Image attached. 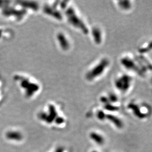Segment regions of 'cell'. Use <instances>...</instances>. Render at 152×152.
Wrapping results in <instances>:
<instances>
[{
    "label": "cell",
    "mask_w": 152,
    "mask_h": 152,
    "mask_svg": "<svg viewBox=\"0 0 152 152\" xmlns=\"http://www.w3.org/2000/svg\"><path fill=\"white\" fill-rule=\"evenodd\" d=\"M90 137L94 141L99 145H102L105 141L103 136L96 132H92L90 134Z\"/></svg>",
    "instance_id": "obj_11"
},
{
    "label": "cell",
    "mask_w": 152,
    "mask_h": 152,
    "mask_svg": "<svg viewBox=\"0 0 152 152\" xmlns=\"http://www.w3.org/2000/svg\"><path fill=\"white\" fill-rule=\"evenodd\" d=\"M152 49V42H150L149 44L148 45V46L146 47H144L143 48H141V49L139 50V52L141 53H146V52H148L149 51L151 50Z\"/></svg>",
    "instance_id": "obj_14"
},
{
    "label": "cell",
    "mask_w": 152,
    "mask_h": 152,
    "mask_svg": "<svg viewBox=\"0 0 152 152\" xmlns=\"http://www.w3.org/2000/svg\"><path fill=\"white\" fill-rule=\"evenodd\" d=\"M57 39L58 40V43L60 45L59 46L64 50H66L69 48V42L64 34H63L62 33L58 34Z\"/></svg>",
    "instance_id": "obj_8"
},
{
    "label": "cell",
    "mask_w": 152,
    "mask_h": 152,
    "mask_svg": "<svg viewBox=\"0 0 152 152\" xmlns=\"http://www.w3.org/2000/svg\"></svg>",
    "instance_id": "obj_19"
},
{
    "label": "cell",
    "mask_w": 152,
    "mask_h": 152,
    "mask_svg": "<svg viewBox=\"0 0 152 152\" xmlns=\"http://www.w3.org/2000/svg\"><path fill=\"white\" fill-rule=\"evenodd\" d=\"M92 34H93L95 42L96 44H100L102 41V36L101 32L99 29L98 28H94L92 31Z\"/></svg>",
    "instance_id": "obj_12"
},
{
    "label": "cell",
    "mask_w": 152,
    "mask_h": 152,
    "mask_svg": "<svg viewBox=\"0 0 152 152\" xmlns=\"http://www.w3.org/2000/svg\"><path fill=\"white\" fill-rule=\"evenodd\" d=\"M131 78L130 76L124 75L119 78L115 81V85L120 90L126 92L129 88L131 82Z\"/></svg>",
    "instance_id": "obj_6"
},
{
    "label": "cell",
    "mask_w": 152,
    "mask_h": 152,
    "mask_svg": "<svg viewBox=\"0 0 152 152\" xmlns=\"http://www.w3.org/2000/svg\"><path fill=\"white\" fill-rule=\"evenodd\" d=\"M5 135L6 139L12 142H20L24 139V135L22 131L16 129L9 130L6 132Z\"/></svg>",
    "instance_id": "obj_5"
},
{
    "label": "cell",
    "mask_w": 152,
    "mask_h": 152,
    "mask_svg": "<svg viewBox=\"0 0 152 152\" xmlns=\"http://www.w3.org/2000/svg\"><path fill=\"white\" fill-rule=\"evenodd\" d=\"M108 65L109 61L108 59H104L101 60L98 65H96L93 69L87 73L86 78L88 80L91 81L98 77V76L103 73Z\"/></svg>",
    "instance_id": "obj_4"
},
{
    "label": "cell",
    "mask_w": 152,
    "mask_h": 152,
    "mask_svg": "<svg viewBox=\"0 0 152 152\" xmlns=\"http://www.w3.org/2000/svg\"><path fill=\"white\" fill-rule=\"evenodd\" d=\"M119 6L121 8L125 9V10H127L129 9L131 7V4L130 1H120L118 2Z\"/></svg>",
    "instance_id": "obj_13"
},
{
    "label": "cell",
    "mask_w": 152,
    "mask_h": 152,
    "mask_svg": "<svg viewBox=\"0 0 152 152\" xmlns=\"http://www.w3.org/2000/svg\"><path fill=\"white\" fill-rule=\"evenodd\" d=\"M50 152H66V151L64 147L58 146V147H55L54 148V149Z\"/></svg>",
    "instance_id": "obj_16"
},
{
    "label": "cell",
    "mask_w": 152,
    "mask_h": 152,
    "mask_svg": "<svg viewBox=\"0 0 152 152\" xmlns=\"http://www.w3.org/2000/svg\"><path fill=\"white\" fill-rule=\"evenodd\" d=\"M129 107L132 110L134 113L136 115L137 117L140 118H145V115L142 114L140 111V108L139 107L138 105L134 103H131L129 105Z\"/></svg>",
    "instance_id": "obj_9"
},
{
    "label": "cell",
    "mask_w": 152,
    "mask_h": 152,
    "mask_svg": "<svg viewBox=\"0 0 152 152\" xmlns=\"http://www.w3.org/2000/svg\"><path fill=\"white\" fill-rule=\"evenodd\" d=\"M105 109H106L107 110H110V111H114V110H117L118 109V108L117 107H115L112 105V104H106L105 107H104Z\"/></svg>",
    "instance_id": "obj_15"
},
{
    "label": "cell",
    "mask_w": 152,
    "mask_h": 152,
    "mask_svg": "<svg viewBox=\"0 0 152 152\" xmlns=\"http://www.w3.org/2000/svg\"><path fill=\"white\" fill-rule=\"evenodd\" d=\"M108 119L109 121H110L114 125L116 126L117 127L121 129L123 127V123L121 121V120L118 119L117 117L114 116L113 115H110L108 114L107 115L105 116V118Z\"/></svg>",
    "instance_id": "obj_10"
},
{
    "label": "cell",
    "mask_w": 152,
    "mask_h": 152,
    "mask_svg": "<svg viewBox=\"0 0 152 152\" xmlns=\"http://www.w3.org/2000/svg\"><path fill=\"white\" fill-rule=\"evenodd\" d=\"M37 117L43 124L52 128L60 127L65 123V118L61 115L56 104L54 103L45 105L38 112Z\"/></svg>",
    "instance_id": "obj_1"
},
{
    "label": "cell",
    "mask_w": 152,
    "mask_h": 152,
    "mask_svg": "<svg viewBox=\"0 0 152 152\" xmlns=\"http://www.w3.org/2000/svg\"><path fill=\"white\" fill-rule=\"evenodd\" d=\"M97 115H98V118L100 120H103L104 119H105L106 116V115L104 114L103 112L102 111H99Z\"/></svg>",
    "instance_id": "obj_17"
},
{
    "label": "cell",
    "mask_w": 152,
    "mask_h": 152,
    "mask_svg": "<svg viewBox=\"0 0 152 152\" xmlns=\"http://www.w3.org/2000/svg\"><path fill=\"white\" fill-rule=\"evenodd\" d=\"M108 100H109L112 102H115L117 101V98L115 95H114L113 94H111L109 96Z\"/></svg>",
    "instance_id": "obj_18"
},
{
    "label": "cell",
    "mask_w": 152,
    "mask_h": 152,
    "mask_svg": "<svg viewBox=\"0 0 152 152\" xmlns=\"http://www.w3.org/2000/svg\"><path fill=\"white\" fill-rule=\"evenodd\" d=\"M65 13L68 22L72 26L78 29H80L82 32L85 34H87L88 32L87 27L80 19V18H78V16L77 15L76 11H75L72 7H69L68 9H66Z\"/></svg>",
    "instance_id": "obj_3"
},
{
    "label": "cell",
    "mask_w": 152,
    "mask_h": 152,
    "mask_svg": "<svg viewBox=\"0 0 152 152\" xmlns=\"http://www.w3.org/2000/svg\"><path fill=\"white\" fill-rule=\"evenodd\" d=\"M15 78L18 86L26 98H34L39 94L41 85L32 77L19 75Z\"/></svg>",
    "instance_id": "obj_2"
},
{
    "label": "cell",
    "mask_w": 152,
    "mask_h": 152,
    "mask_svg": "<svg viewBox=\"0 0 152 152\" xmlns=\"http://www.w3.org/2000/svg\"><path fill=\"white\" fill-rule=\"evenodd\" d=\"M121 63L126 68L136 71L137 73H138L141 76H142L145 73L144 71L136 65V63L132 59H131L130 58H123L121 60Z\"/></svg>",
    "instance_id": "obj_7"
}]
</instances>
